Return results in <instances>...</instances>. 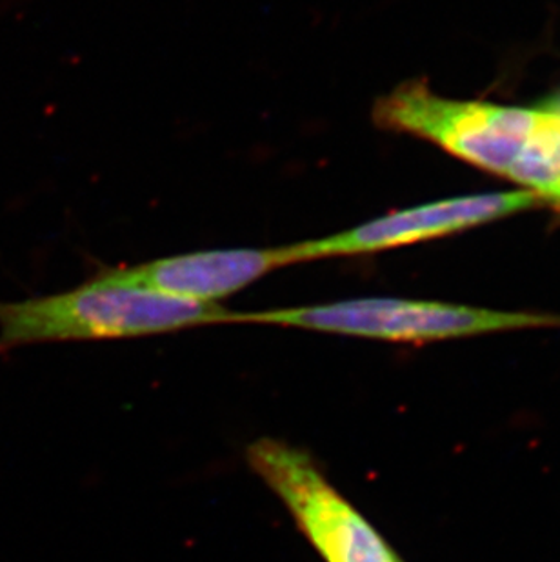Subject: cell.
<instances>
[{
    "label": "cell",
    "instance_id": "obj_8",
    "mask_svg": "<svg viewBox=\"0 0 560 562\" xmlns=\"http://www.w3.org/2000/svg\"><path fill=\"white\" fill-rule=\"evenodd\" d=\"M539 108H542V110H550V112H556L560 115V93L559 95L553 97V99H550V101L542 102Z\"/></svg>",
    "mask_w": 560,
    "mask_h": 562
},
{
    "label": "cell",
    "instance_id": "obj_9",
    "mask_svg": "<svg viewBox=\"0 0 560 562\" xmlns=\"http://www.w3.org/2000/svg\"><path fill=\"white\" fill-rule=\"evenodd\" d=\"M557 206H559V207H560V202H559V204H557Z\"/></svg>",
    "mask_w": 560,
    "mask_h": 562
},
{
    "label": "cell",
    "instance_id": "obj_2",
    "mask_svg": "<svg viewBox=\"0 0 560 562\" xmlns=\"http://www.w3.org/2000/svg\"><path fill=\"white\" fill-rule=\"evenodd\" d=\"M227 323L271 324L360 339L423 345L513 329L559 328L560 315L501 312L413 299L366 297L299 308L235 312Z\"/></svg>",
    "mask_w": 560,
    "mask_h": 562
},
{
    "label": "cell",
    "instance_id": "obj_5",
    "mask_svg": "<svg viewBox=\"0 0 560 562\" xmlns=\"http://www.w3.org/2000/svg\"><path fill=\"white\" fill-rule=\"evenodd\" d=\"M539 199L534 191L518 190L457 196L424 206L407 207L340 234L290 245L291 262L295 265L332 257H354L415 245L524 212L534 207Z\"/></svg>",
    "mask_w": 560,
    "mask_h": 562
},
{
    "label": "cell",
    "instance_id": "obj_1",
    "mask_svg": "<svg viewBox=\"0 0 560 562\" xmlns=\"http://www.w3.org/2000/svg\"><path fill=\"white\" fill-rule=\"evenodd\" d=\"M232 312L93 277L68 292L0 303V356L15 348L68 340L132 339L227 324Z\"/></svg>",
    "mask_w": 560,
    "mask_h": 562
},
{
    "label": "cell",
    "instance_id": "obj_4",
    "mask_svg": "<svg viewBox=\"0 0 560 562\" xmlns=\"http://www.w3.org/2000/svg\"><path fill=\"white\" fill-rule=\"evenodd\" d=\"M246 456L324 561L404 562L306 451L262 437L248 446Z\"/></svg>",
    "mask_w": 560,
    "mask_h": 562
},
{
    "label": "cell",
    "instance_id": "obj_6",
    "mask_svg": "<svg viewBox=\"0 0 560 562\" xmlns=\"http://www.w3.org/2000/svg\"><path fill=\"white\" fill-rule=\"evenodd\" d=\"M293 265L290 245L276 248H226L148 260L143 265L104 268L97 279L141 288L201 304L240 292L271 271Z\"/></svg>",
    "mask_w": 560,
    "mask_h": 562
},
{
    "label": "cell",
    "instance_id": "obj_3",
    "mask_svg": "<svg viewBox=\"0 0 560 562\" xmlns=\"http://www.w3.org/2000/svg\"><path fill=\"white\" fill-rule=\"evenodd\" d=\"M381 130L412 133L439 144L459 159L509 177L539 124V108L453 101L437 95L423 80L396 86L371 112Z\"/></svg>",
    "mask_w": 560,
    "mask_h": 562
},
{
    "label": "cell",
    "instance_id": "obj_7",
    "mask_svg": "<svg viewBox=\"0 0 560 562\" xmlns=\"http://www.w3.org/2000/svg\"><path fill=\"white\" fill-rule=\"evenodd\" d=\"M534 137L507 179L531 188L540 199L560 202V115L539 108Z\"/></svg>",
    "mask_w": 560,
    "mask_h": 562
}]
</instances>
